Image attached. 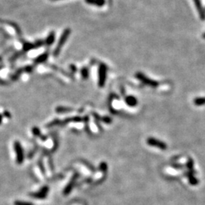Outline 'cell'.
<instances>
[{"label":"cell","instance_id":"6da1fadb","mask_svg":"<svg viewBox=\"0 0 205 205\" xmlns=\"http://www.w3.org/2000/svg\"><path fill=\"white\" fill-rule=\"evenodd\" d=\"M70 34H71V29H70V28H66V29L64 30L63 33L62 34V35H61L60 37V39H59L58 44H57L56 47H55V50H54L53 54L55 56H57V55L59 54V53H60L61 49H62L63 45L66 44V41H67Z\"/></svg>","mask_w":205,"mask_h":205},{"label":"cell","instance_id":"7a4b0ae2","mask_svg":"<svg viewBox=\"0 0 205 205\" xmlns=\"http://www.w3.org/2000/svg\"><path fill=\"white\" fill-rule=\"evenodd\" d=\"M136 78L139 79L142 83L146 84V85L150 86V87H156L157 86H159V83H158L157 81L151 80V79L147 78L146 75H145L144 74H142L141 72H138L136 74Z\"/></svg>","mask_w":205,"mask_h":205},{"label":"cell","instance_id":"3957f363","mask_svg":"<svg viewBox=\"0 0 205 205\" xmlns=\"http://www.w3.org/2000/svg\"><path fill=\"white\" fill-rule=\"evenodd\" d=\"M147 145H150V146L156 147H158V148L160 149V150H166L167 148V145L164 143V142L160 141V140L156 139V138H149L147 140Z\"/></svg>","mask_w":205,"mask_h":205},{"label":"cell","instance_id":"277c9868","mask_svg":"<svg viewBox=\"0 0 205 205\" xmlns=\"http://www.w3.org/2000/svg\"><path fill=\"white\" fill-rule=\"evenodd\" d=\"M14 147H15V150L16 153L17 163H18V164H21V163H23V160H24V151H23V149L18 141L15 142V145H14Z\"/></svg>","mask_w":205,"mask_h":205},{"label":"cell","instance_id":"5b68a950","mask_svg":"<svg viewBox=\"0 0 205 205\" xmlns=\"http://www.w3.org/2000/svg\"><path fill=\"white\" fill-rule=\"evenodd\" d=\"M107 66L104 64H100L99 67V86L103 87L106 81V75H107Z\"/></svg>","mask_w":205,"mask_h":205},{"label":"cell","instance_id":"8992f818","mask_svg":"<svg viewBox=\"0 0 205 205\" xmlns=\"http://www.w3.org/2000/svg\"><path fill=\"white\" fill-rule=\"evenodd\" d=\"M48 192H49V188L47 186H44L39 192H36V193H31L30 195L34 198L44 199L48 195Z\"/></svg>","mask_w":205,"mask_h":205},{"label":"cell","instance_id":"52a82bcc","mask_svg":"<svg viewBox=\"0 0 205 205\" xmlns=\"http://www.w3.org/2000/svg\"><path fill=\"white\" fill-rule=\"evenodd\" d=\"M194 3H195V7L197 8V12H198L199 16H200L201 20L205 19V10L203 8L202 5H201V0H193Z\"/></svg>","mask_w":205,"mask_h":205},{"label":"cell","instance_id":"ba28073f","mask_svg":"<svg viewBox=\"0 0 205 205\" xmlns=\"http://www.w3.org/2000/svg\"><path fill=\"white\" fill-rule=\"evenodd\" d=\"M194 173H195V171L194 170H188V172H186V176L188 177V181H189V183L192 186H196V185L198 184V180L194 176Z\"/></svg>","mask_w":205,"mask_h":205},{"label":"cell","instance_id":"9c48e42d","mask_svg":"<svg viewBox=\"0 0 205 205\" xmlns=\"http://www.w3.org/2000/svg\"><path fill=\"white\" fill-rule=\"evenodd\" d=\"M85 2L88 5H94L97 7L103 6L106 3V0H85Z\"/></svg>","mask_w":205,"mask_h":205},{"label":"cell","instance_id":"30bf717a","mask_svg":"<svg viewBox=\"0 0 205 205\" xmlns=\"http://www.w3.org/2000/svg\"><path fill=\"white\" fill-rule=\"evenodd\" d=\"M125 103L130 107H135L138 103V100L137 99L133 96H128L126 98H125Z\"/></svg>","mask_w":205,"mask_h":205},{"label":"cell","instance_id":"8fae6325","mask_svg":"<svg viewBox=\"0 0 205 205\" xmlns=\"http://www.w3.org/2000/svg\"><path fill=\"white\" fill-rule=\"evenodd\" d=\"M75 177H74L72 179V180L70 181L69 183H68V185L67 186H66V188L64 189V192H63V194L65 195H67L68 194L71 192V189L73 188L74 187V184H75Z\"/></svg>","mask_w":205,"mask_h":205},{"label":"cell","instance_id":"7c38bea8","mask_svg":"<svg viewBox=\"0 0 205 205\" xmlns=\"http://www.w3.org/2000/svg\"><path fill=\"white\" fill-rule=\"evenodd\" d=\"M54 41H55V32H51L49 34V36L46 37L45 43H46V44L47 46H50V45L53 44Z\"/></svg>","mask_w":205,"mask_h":205},{"label":"cell","instance_id":"4fadbf2b","mask_svg":"<svg viewBox=\"0 0 205 205\" xmlns=\"http://www.w3.org/2000/svg\"><path fill=\"white\" fill-rule=\"evenodd\" d=\"M48 58V53H45L44 54H42V55H39L38 57H37V59H36L35 62H37V63H40V62H44Z\"/></svg>","mask_w":205,"mask_h":205},{"label":"cell","instance_id":"5bb4252c","mask_svg":"<svg viewBox=\"0 0 205 205\" xmlns=\"http://www.w3.org/2000/svg\"><path fill=\"white\" fill-rule=\"evenodd\" d=\"M194 103L196 106L205 105V97H197L194 100Z\"/></svg>","mask_w":205,"mask_h":205},{"label":"cell","instance_id":"9a60e30c","mask_svg":"<svg viewBox=\"0 0 205 205\" xmlns=\"http://www.w3.org/2000/svg\"><path fill=\"white\" fill-rule=\"evenodd\" d=\"M34 48H36L35 44H30V43H24V45H23V50H24V51H28V50L34 49Z\"/></svg>","mask_w":205,"mask_h":205},{"label":"cell","instance_id":"2e32d148","mask_svg":"<svg viewBox=\"0 0 205 205\" xmlns=\"http://www.w3.org/2000/svg\"><path fill=\"white\" fill-rule=\"evenodd\" d=\"M187 168L188 169V170H194V161L192 159L188 160L187 163Z\"/></svg>","mask_w":205,"mask_h":205},{"label":"cell","instance_id":"e0dca14e","mask_svg":"<svg viewBox=\"0 0 205 205\" xmlns=\"http://www.w3.org/2000/svg\"><path fill=\"white\" fill-rule=\"evenodd\" d=\"M14 205H34L30 202H26V201H16L14 202Z\"/></svg>","mask_w":205,"mask_h":205},{"label":"cell","instance_id":"ac0fdd59","mask_svg":"<svg viewBox=\"0 0 205 205\" xmlns=\"http://www.w3.org/2000/svg\"><path fill=\"white\" fill-rule=\"evenodd\" d=\"M81 73H82V76H83V78H87L88 71H87V68H83V69H82V71H81Z\"/></svg>","mask_w":205,"mask_h":205},{"label":"cell","instance_id":"d6986e66","mask_svg":"<svg viewBox=\"0 0 205 205\" xmlns=\"http://www.w3.org/2000/svg\"><path fill=\"white\" fill-rule=\"evenodd\" d=\"M172 166L173 167V168L178 169V170L182 169V166H181V165H180V164H178V163H173V164H172Z\"/></svg>","mask_w":205,"mask_h":205},{"label":"cell","instance_id":"ffe728a7","mask_svg":"<svg viewBox=\"0 0 205 205\" xmlns=\"http://www.w3.org/2000/svg\"><path fill=\"white\" fill-rule=\"evenodd\" d=\"M2 120H3V116H2L1 115H0V124H1V122H2Z\"/></svg>","mask_w":205,"mask_h":205},{"label":"cell","instance_id":"44dd1931","mask_svg":"<svg viewBox=\"0 0 205 205\" xmlns=\"http://www.w3.org/2000/svg\"><path fill=\"white\" fill-rule=\"evenodd\" d=\"M203 37H204V38H205V33L203 34Z\"/></svg>","mask_w":205,"mask_h":205},{"label":"cell","instance_id":"7402d4cb","mask_svg":"<svg viewBox=\"0 0 205 205\" xmlns=\"http://www.w3.org/2000/svg\"><path fill=\"white\" fill-rule=\"evenodd\" d=\"M52 1H58V0H52Z\"/></svg>","mask_w":205,"mask_h":205}]
</instances>
